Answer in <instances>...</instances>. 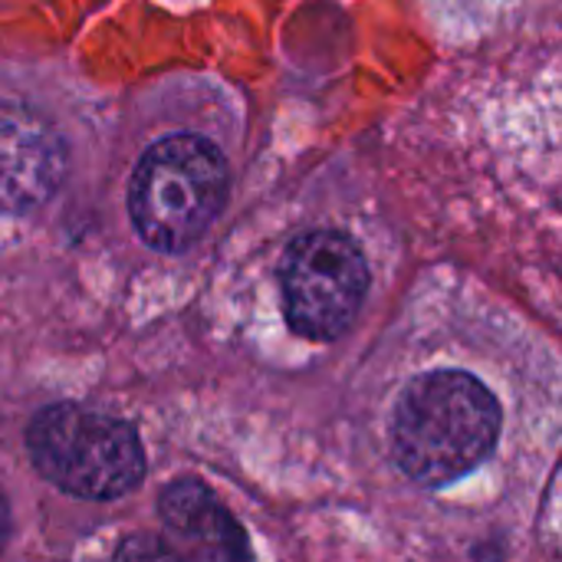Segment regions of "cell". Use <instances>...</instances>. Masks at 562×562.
<instances>
[{
  "instance_id": "obj_5",
  "label": "cell",
  "mask_w": 562,
  "mask_h": 562,
  "mask_svg": "<svg viewBox=\"0 0 562 562\" xmlns=\"http://www.w3.org/2000/svg\"><path fill=\"white\" fill-rule=\"evenodd\" d=\"M66 175V148L56 128L33 109L0 105V214H26L46 204Z\"/></svg>"
},
{
  "instance_id": "obj_2",
  "label": "cell",
  "mask_w": 562,
  "mask_h": 562,
  "mask_svg": "<svg viewBox=\"0 0 562 562\" xmlns=\"http://www.w3.org/2000/svg\"><path fill=\"white\" fill-rule=\"evenodd\" d=\"M224 155L198 135H171L151 145L128 184V214L155 250H188L224 204Z\"/></svg>"
},
{
  "instance_id": "obj_8",
  "label": "cell",
  "mask_w": 562,
  "mask_h": 562,
  "mask_svg": "<svg viewBox=\"0 0 562 562\" xmlns=\"http://www.w3.org/2000/svg\"><path fill=\"white\" fill-rule=\"evenodd\" d=\"M10 537V504H7V494L0 491V550Z\"/></svg>"
},
{
  "instance_id": "obj_1",
  "label": "cell",
  "mask_w": 562,
  "mask_h": 562,
  "mask_svg": "<svg viewBox=\"0 0 562 562\" xmlns=\"http://www.w3.org/2000/svg\"><path fill=\"white\" fill-rule=\"evenodd\" d=\"M501 435L494 392L468 372H431L415 379L392 418L398 468L428 487H445L477 471Z\"/></svg>"
},
{
  "instance_id": "obj_4",
  "label": "cell",
  "mask_w": 562,
  "mask_h": 562,
  "mask_svg": "<svg viewBox=\"0 0 562 562\" xmlns=\"http://www.w3.org/2000/svg\"><path fill=\"white\" fill-rule=\"evenodd\" d=\"M280 286L290 326L306 339L326 342L356 319L369 290V267L346 234L316 231L290 247Z\"/></svg>"
},
{
  "instance_id": "obj_6",
  "label": "cell",
  "mask_w": 562,
  "mask_h": 562,
  "mask_svg": "<svg viewBox=\"0 0 562 562\" xmlns=\"http://www.w3.org/2000/svg\"><path fill=\"white\" fill-rule=\"evenodd\" d=\"M161 520L175 540L188 543V553L211 560H244L250 557L247 533L198 477H181L161 494Z\"/></svg>"
},
{
  "instance_id": "obj_3",
  "label": "cell",
  "mask_w": 562,
  "mask_h": 562,
  "mask_svg": "<svg viewBox=\"0 0 562 562\" xmlns=\"http://www.w3.org/2000/svg\"><path fill=\"white\" fill-rule=\"evenodd\" d=\"M26 448L36 471L79 501L125 497L145 474L135 428L82 405L43 408L26 431Z\"/></svg>"
},
{
  "instance_id": "obj_7",
  "label": "cell",
  "mask_w": 562,
  "mask_h": 562,
  "mask_svg": "<svg viewBox=\"0 0 562 562\" xmlns=\"http://www.w3.org/2000/svg\"><path fill=\"white\" fill-rule=\"evenodd\" d=\"M119 557H178L168 543H145V540H132L119 550Z\"/></svg>"
}]
</instances>
